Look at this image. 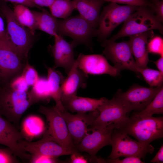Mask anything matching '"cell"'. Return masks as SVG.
Returning a JSON list of instances; mask_svg holds the SVG:
<instances>
[{
	"label": "cell",
	"mask_w": 163,
	"mask_h": 163,
	"mask_svg": "<svg viewBox=\"0 0 163 163\" xmlns=\"http://www.w3.org/2000/svg\"><path fill=\"white\" fill-rule=\"evenodd\" d=\"M152 163H162L163 162V145H162L159 151L154 157L150 161Z\"/></svg>",
	"instance_id": "obj_43"
},
{
	"label": "cell",
	"mask_w": 163,
	"mask_h": 163,
	"mask_svg": "<svg viewBox=\"0 0 163 163\" xmlns=\"http://www.w3.org/2000/svg\"><path fill=\"white\" fill-rule=\"evenodd\" d=\"M117 128L135 138L138 141L149 144L163 137V117H141L134 115Z\"/></svg>",
	"instance_id": "obj_3"
},
{
	"label": "cell",
	"mask_w": 163,
	"mask_h": 163,
	"mask_svg": "<svg viewBox=\"0 0 163 163\" xmlns=\"http://www.w3.org/2000/svg\"><path fill=\"white\" fill-rule=\"evenodd\" d=\"M7 85L14 90L21 91H28L29 87L21 74L15 77Z\"/></svg>",
	"instance_id": "obj_33"
},
{
	"label": "cell",
	"mask_w": 163,
	"mask_h": 163,
	"mask_svg": "<svg viewBox=\"0 0 163 163\" xmlns=\"http://www.w3.org/2000/svg\"><path fill=\"white\" fill-rule=\"evenodd\" d=\"M65 120L67 127L75 146L80 143L83 137L88 133V127L92 124L99 114L98 110L87 113L71 114L67 110L60 112Z\"/></svg>",
	"instance_id": "obj_15"
},
{
	"label": "cell",
	"mask_w": 163,
	"mask_h": 163,
	"mask_svg": "<svg viewBox=\"0 0 163 163\" xmlns=\"http://www.w3.org/2000/svg\"><path fill=\"white\" fill-rule=\"evenodd\" d=\"M19 144L23 150L31 155H41L56 158L61 156L79 152L76 147L67 148L59 145L45 132L43 138L38 141L31 142L23 139L19 141Z\"/></svg>",
	"instance_id": "obj_13"
},
{
	"label": "cell",
	"mask_w": 163,
	"mask_h": 163,
	"mask_svg": "<svg viewBox=\"0 0 163 163\" xmlns=\"http://www.w3.org/2000/svg\"><path fill=\"white\" fill-rule=\"evenodd\" d=\"M105 2H110L116 3L125 4L126 5H133L136 6H146L151 7L153 3L147 0H102Z\"/></svg>",
	"instance_id": "obj_35"
},
{
	"label": "cell",
	"mask_w": 163,
	"mask_h": 163,
	"mask_svg": "<svg viewBox=\"0 0 163 163\" xmlns=\"http://www.w3.org/2000/svg\"><path fill=\"white\" fill-rule=\"evenodd\" d=\"M55 158L41 155H31L30 162L31 163H55Z\"/></svg>",
	"instance_id": "obj_37"
},
{
	"label": "cell",
	"mask_w": 163,
	"mask_h": 163,
	"mask_svg": "<svg viewBox=\"0 0 163 163\" xmlns=\"http://www.w3.org/2000/svg\"><path fill=\"white\" fill-rule=\"evenodd\" d=\"M23 139H25V137L22 132L0 114V144L7 146L22 161H30L31 155L23 150L19 144V141Z\"/></svg>",
	"instance_id": "obj_16"
},
{
	"label": "cell",
	"mask_w": 163,
	"mask_h": 163,
	"mask_svg": "<svg viewBox=\"0 0 163 163\" xmlns=\"http://www.w3.org/2000/svg\"><path fill=\"white\" fill-rule=\"evenodd\" d=\"M38 111L46 117L48 128L45 132L52 140L66 148H76L66 122L60 111L55 106L51 107L41 106Z\"/></svg>",
	"instance_id": "obj_8"
},
{
	"label": "cell",
	"mask_w": 163,
	"mask_h": 163,
	"mask_svg": "<svg viewBox=\"0 0 163 163\" xmlns=\"http://www.w3.org/2000/svg\"><path fill=\"white\" fill-rule=\"evenodd\" d=\"M58 33L71 38L73 40L71 43L74 47L82 44L91 49L92 39L97 36V29L79 14L59 20Z\"/></svg>",
	"instance_id": "obj_6"
},
{
	"label": "cell",
	"mask_w": 163,
	"mask_h": 163,
	"mask_svg": "<svg viewBox=\"0 0 163 163\" xmlns=\"http://www.w3.org/2000/svg\"><path fill=\"white\" fill-rule=\"evenodd\" d=\"M102 46L104 47L103 53L116 68L120 71L129 70L139 75L129 40L117 43L107 40L102 42Z\"/></svg>",
	"instance_id": "obj_11"
},
{
	"label": "cell",
	"mask_w": 163,
	"mask_h": 163,
	"mask_svg": "<svg viewBox=\"0 0 163 163\" xmlns=\"http://www.w3.org/2000/svg\"><path fill=\"white\" fill-rule=\"evenodd\" d=\"M138 6L133 5H121L111 2L104 6L100 14L97 29V37L103 42L113 31L136 11Z\"/></svg>",
	"instance_id": "obj_5"
},
{
	"label": "cell",
	"mask_w": 163,
	"mask_h": 163,
	"mask_svg": "<svg viewBox=\"0 0 163 163\" xmlns=\"http://www.w3.org/2000/svg\"><path fill=\"white\" fill-rule=\"evenodd\" d=\"M112 150L108 158L116 159L120 157L144 158L148 153L152 154L154 147L131 138L129 135L118 129L114 128L111 136Z\"/></svg>",
	"instance_id": "obj_7"
},
{
	"label": "cell",
	"mask_w": 163,
	"mask_h": 163,
	"mask_svg": "<svg viewBox=\"0 0 163 163\" xmlns=\"http://www.w3.org/2000/svg\"><path fill=\"white\" fill-rule=\"evenodd\" d=\"M51 14L55 18L66 19L75 9L72 0H54L49 7Z\"/></svg>",
	"instance_id": "obj_27"
},
{
	"label": "cell",
	"mask_w": 163,
	"mask_h": 163,
	"mask_svg": "<svg viewBox=\"0 0 163 163\" xmlns=\"http://www.w3.org/2000/svg\"><path fill=\"white\" fill-rule=\"evenodd\" d=\"M162 87V85L147 88L134 85L124 92L118 90L115 94L122 102L128 113L133 110L139 112L149 104Z\"/></svg>",
	"instance_id": "obj_12"
},
{
	"label": "cell",
	"mask_w": 163,
	"mask_h": 163,
	"mask_svg": "<svg viewBox=\"0 0 163 163\" xmlns=\"http://www.w3.org/2000/svg\"><path fill=\"white\" fill-rule=\"evenodd\" d=\"M54 37V44L51 47L54 62L53 68H63L67 74L75 60L73 50L75 47L71 43L64 39L62 35L57 34Z\"/></svg>",
	"instance_id": "obj_18"
},
{
	"label": "cell",
	"mask_w": 163,
	"mask_h": 163,
	"mask_svg": "<svg viewBox=\"0 0 163 163\" xmlns=\"http://www.w3.org/2000/svg\"><path fill=\"white\" fill-rule=\"evenodd\" d=\"M18 21L23 26L29 29L35 34L37 30L35 19L33 11L24 5L16 4L13 10Z\"/></svg>",
	"instance_id": "obj_26"
},
{
	"label": "cell",
	"mask_w": 163,
	"mask_h": 163,
	"mask_svg": "<svg viewBox=\"0 0 163 163\" xmlns=\"http://www.w3.org/2000/svg\"><path fill=\"white\" fill-rule=\"evenodd\" d=\"M37 102L30 91L14 90L7 85L0 89V114L15 125L31 105Z\"/></svg>",
	"instance_id": "obj_1"
},
{
	"label": "cell",
	"mask_w": 163,
	"mask_h": 163,
	"mask_svg": "<svg viewBox=\"0 0 163 163\" xmlns=\"http://www.w3.org/2000/svg\"><path fill=\"white\" fill-rule=\"evenodd\" d=\"M27 61L11 45L0 42V87L21 75Z\"/></svg>",
	"instance_id": "obj_10"
},
{
	"label": "cell",
	"mask_w": 163,
	"mask_h": 163,
	"mask_svg": "<svg viewBox=\"0 0 163 163\" xmlns=\"http://www.w3.org/2000/svg\"><path fill=\"white\" fill-rule=\"evenodd\" d=\"M147 45L148 53L163 56V39L158 36H153L149 39Z\"/></svg>",
	"instance_id": "obj_31"
},
{
	"label": "cell",
	"mask_w": 163,
	"mask_h": 163,
	"mask_svg": "<svg viewBox=\"0 0 163 163\" xmlns=\"http://www.w3.org/2000/svg\"><path fill=\"white\" fill-rule=\"evenodd\" d=\"M115 128L114 125H111L103 129H91L90 131H91V133H88L75 147L78 151L88 153L91 161L99 162V159L96 154L104 146L111 145L112 134Z\"/></svg>",
	"instance_id": "obj_14"
},
{
	"label": "cell",
	"mask_w": 163,
	"mask_h": 163,
	"mask_svg": "<svg viewBox=\"0 0 163 163\" xmlns=\"http://www.w3.org/2000/svg\"><path fill=\"white\" fill-rule=\"evenodd\" d=\"M17 157L9 148L0 149V163H20Z\"/></svg>",
	"instance_id": "obj_34"
},
{
	"label": "cell",
	"mask_w": 163,
	"mask_h": 163,
	"mask_svg": "<svg viewBox=\"0 0 163 163\" xmlns=\"http://www.w3.org/2000/svg\"><path fill=\"white\" fill-rule=\"evenodd\" d=\"M32 87L30 91L37 102L40 101H48L51 98L47 78L39 77Z\"/></svg>",
	"instance_id": "obj_29"
},
{
	"label": "cell",
	"mask_w": 163,
	"mask_h": 163,
	"mask_svg": "<svg viewBox=\"0 0 163 163\" xmlns=\"http://www.w3.org/2000/svg\"><path fill=\"white\" fill-rule=\"evenodd\" d=\"M163 87H162L152 101L144 109L133 114L141 117H152L154 114L163 113Z\"/></svg>",
	"instance_id": "obj_28"
},
{
	"label": "cell",
	"mask_w": 163,
	"mask_h": 163,
	"mask_svg": "<svg viewBox=\"0 0 163 163\" xmlns=\"http://www.w3.org/2000/svg\"><path fill=\"white\" fill-rule=\"evenodd\" d=\"M6 2H9L15 3L16 4H21L29 7L38 8L32 2V0H0Z\"/></svg>",
	"instance_id": "obj_40"
},
{
	"label": "cell",
	"mask_w": 163,
	"mask_h": 163,
	"mask_svg": "<svg viewBox=\"0 0 163 163\" xmlns=\"http://www.w3.org/2000/svg\"><path fill=\"white\" fill-rule=\"evenodd\" d=\"M0 13L6 21L7 33L11 44L22 58L28 60L29 52L34 41L35 34L22 25L7 2L0 0Z\"/></svg>",
	"instance_id": "obj_2"
},
{
	"label": "cell",
	"mask_w": 163,
	"mask_h": 163,
	"mask_svg": "<svg viewBox=\"0 0 163 163\" xmlns=\"http://www.w3.org/2000/svg\"><path fill=\"white\" fill-rule=\"evenodd\" d=\"M104 163H144L141 160V158L133 156L126 157L122 159H120L119 158L116 159L110 158L107 160H104Z\"/></svg>",
	"instance_id": "obj_36"
},
{
	"label": "cell",
	"mask_w": 163,
	"mask_h": 163,
	"mask_svg": "<svg viewBox=\"0 0 163 163\" xmlns=\"http://www.w3.org/2000/svg\"><path fill=\"white\" fill-rule=\"evenodd\" d=\"M152 0L153 1V3H155V2H157L159 1L160 0Z\"/></svg>",
	"instance_id": "obj_45"
},
{
	"label": "cell",
	"mask_w": 163,
	"mask_h": 163,
	"mask_svg": "<svg viewBox=\"0 0 163 163\" xmlns=\"http://www.w3.org/2000/svg\"><path fill=\"white\" fill-rule=\"evenodd\" d=\"M1 87H0V88H1Z\"/></svg>",
	"instance_id": "obj_46"
},
{
	"label": "cell",
	"mask_w": 163,
	"mask_h": 163,
	"mask_svg": "<svg viewBox=\"0 0 163 163\" xmlns=\"http://www.w3.org/2000/svg\"><path fill=\"white\" fill-rule=\"evenodd\" d=\"M107 99L104 97L96 99L76 95L62 104L66 110L77 113H87L98 110V107Z\"/></svg>",
	"instance_id": "obj_22"
},
{
	"label": "cell",
	"mask_w": 163,
	"mask_h": 163,
	"mask_svg": "<svg viewBox=\"0 0 163 163\" xmlns=\"http://www.w3.org/2000/svg\"><path fill=\"white\" fill-rule=\"evenodd\" d=\"M154 62L158 71L163 73V56H160L158 59Z\"/></svg>",
	"instance_id": "obj_44"
},
{
	"label": "cell",
	"mask_w": 163,
	"mask_h": 163,
	"mask_svg": "<svg viewBox=\"0 0 163 163\" xmlns=\"http://www.w3.org/2000/svg\"><path fill=\"white\" fill-rule=\"evenodd\" d=\"M78 68L87 74H108L115 77L121 71L111 66L106 58L100 54H80L77 59Z\"/></svg>",
	"instance_id": "obj_17"
},
{
	"label": "cell",
	"mask_w": 163,
	"mask_h": 163,
	"mask_svg": "<svg viewBox=\"0 0 163 163\" xmlns=\"http://www.w3.org/2000/svg\"><path fill=\"white\" fill-rule=\"evenodd\" d=\"M137 71L142 75L150 87L161 86L163 82V73L158 70L148 68H137Z\"/></svg>",
	"instance_id": "obj_30"
},
{
	"label": "cell",
	"mask_w": 163,
	"mask_h": 163,
	"mask_svg": "<svg viewBox=\"0 0 163 163\" xmlns=\"http://www.w3.org/2000/svg\"><path fill=\"white\" fill-rule=\"evenodd\" d=\"M54 0H32L34 4L39 8L40 7H49Z\"/></svg>",
	"instance_id": "obj_42"
},
{
	"label": "cell",
	"mask_w": 163,
	"mask_h": 163,
	"mask_svg": "<svg viewBox=\"0 0 163 163\" xmlns=\"http://www.w3.org/2000/svg\"><path fill=\"white\" fill-rule=\"evenodd\" d=\"M71 162L72 163H86L88 162V161L78 152L74 153L71 155Z\"/></svg>",
	"instance_id": "obj_41"
},
{
	"label": "cell",
	"mask_w": 163,
	"mask_h": 163,
	"mask_svg": "<svg viewBox=\"0 0 163 163\" xmlns=\"http://www.w3.org/2000/svg\"><path fill=\"white\" fill-rule=\"evenodd\" d=\"M79 15L94 27L97 28L101 9L105 2L102 0H72Z\"/></svg>",
	"instance_id": "obj_21"
},
{
	"label": "cell",
	"mask_w": 163,
	"mask_h": 163,
	"mask_svg": "<svg viewBox=\"0 0 163 163\" xmlns=\"http://www.w3.org/2000/svg\"><path fill=\"white\" fill-rule=\"evenodd\" d=\"M154 36L153 30H151L129 37V41L137 69L147 67L149 61L148 40Z\"/></svg>",
	"instance_id": "obj_20"
},
{
	"label": "cell",
	"mask_w": 163,
	"mask_h": 163,
	"mask_svg": "<svg viewBox=\"0 0 163 163\" xmlns=\"http://www.w3.org/2000/svg\"><path fill=\"white\" fill-rule=\"evenodd\" d=\"M47 78L48 81L51 98L54 101L55 107L61 112L66 110L61 100V86L65 77L59 71L53 67H47Z\"/></svg>",
	"instance_id": "obj_23"
},
{
	"label": "cell",
	"mask_w": 163,
	"mask_h": 163,
	"mask_svg": "<svg viewBox=\"0 0 163 163\" xmlns=\"http://www.w3.org/2000/svg\"><path fill=\"white\" fill-rule=\"evenodd\" d=\"M152 6L150 8L158 18L162 22L163 20V0H160L153 3Z\"/></svg>",
	"instance_id": "obj_38"
},
{
	"label": "cell",
	"mask_w": 163,
	"mask_h": 163,
	"mask_svg": "<svg viewBox=\"0 0 163 163\" xmlns=\"http://www.w3.org/2000/svg\"><path fill=\"white\" fill-rule=\"evenodd\" d=\"M21 75L29 87L32 86L39 77L36 70L29 64L28 61L26 63Z\"/></svg>",
	"instance_id": "obj_32"
},
{
	"label": "cell",
	"mask_w": 163,
	"mask_h": 163,
	"mask_svg": "<svg viewBox=\"0 0 163 163\" xmlns=\"http://www.w3.org/2000/svg\"><path fill=\"white\" fill-rule=\"evenodd\" d=\"M34 14L36 29L54 36L58 33L59 20L44 9L41 11H32Z\"/></svg>",
	"instance_id": "obj_24"
},
{
	"label": "cell",
	"mask_w": 163,
	"mask_h": 163,
	"mask_svg": "<svg viewBox=\"0 0 163 163\" xmlns=\"http://www.w3.org/2000/svg\"><path fill=\"white\" fill-rule=\"evenodd\" d=\"M161 22L149 7L138 6L124 22L120 31L110 40L115 41L120 38L129 37L154 30H158L162 34Z\"/></svg>",
	"instance_id": "obj_4"
},
{
	"label": "cell",
	"mask_w": 163,
	"mask_h": 163,
	"mask_svg": "<svg viewBox=\"0 0 163 163\" xmlns=\"http://www.w3.org/2000/svg\"><path fill=\"white\" fill-rule=\"evenodd\" d=\"M65 78L61 86V100L62 103L71 97L77 95L80 88H85L88 78V74L80 70L76 59L72 67Z\"/></svg>",
	"instance_id": "obj_19"
},
{
	"label": "cell",
	"mask_w": 163,
	"mask_h": 163,
	"mask_svg": "<svg viewBox=\"0 0 163 163\" xmlns=\"http://www.w3.org/2000/svg\"><path fill=\"white\" fill-rule=\"evenodd\" d=\"M45 130L44 123L40 117L34 115L27 117L23 121L22 131L25 139H30L40 135Z\"/></svg>",
	"instance_id": "obj_25"
},
{
	"label": "cell",
	"mask_w": 163,
	"mask_h": 163,
	"mask_svg": "<svg viewBox=\"0 0 163 163\" xmlns=\"http://www.w3.org/2000/svg\"><path fill=\"white\" fill-rule=\"evenodd\" d=\"M0 42L9 44L11 46L9 40L5 29L4 22L2 18L0 16Z\"/></svg>",
	"instance_id": "obj_39"
},
{
	"label": "cell",
	"mask_w": 163,
	"mask_h": 163,
	"mask_svg": "<svg viewBox=\"0 0 163 163\" xmlns=\"http://www.w3.org/2000/svg\"><path fill=\"white\" fill-rule=\"evenodd\" d=\"M99 114L88 131L102 129L114 125L115 128L126 120L128 117L126 108L120 99L116 95L110 100L107 99L98 108Z\"/></svg>",
	"instance_id": "obj_9"
}]
</instances>
